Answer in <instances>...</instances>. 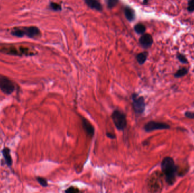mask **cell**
Instances as JSON below:
<instances>
[{
    "mask_svg": "<svg viewBox=\"0 0 194 193\" xmlns=\"http://www.w3.org/2000/svg\"><path fill=\"white\" fill-rule=\"evenodd\" d=\"M178 167L175 165L174 159L171 157H165L161 162V170L165 175L166 182L172 185L176 181Z\"/></svg>",
    "mask_w": 194,
    "mask_h": 193,
    "instance_id": "1",
    "label": "cell"
},
{
    "mask_svg": "<svg viewBox=\"0 0 194 193\" xmlns=\"http://www.w3.org/2000/svg\"><path fill=\"white\" fill-rule=\"evenodd\" d=\"M0 51L7 54L17 56H31L36 53L35 50L24 46L6 47L0 49Z\"/></svg>",
    "mask_w": 194,
    "mask_h": 193,
    "instance_id": "2",
    "label": "cell"
},
{
    "mask_svg": "<svg viewBox=\"0 0 194 193\" xmlns=\"http://www.w3.org/2000/svg\"><path fill=\"white\" fill-rule=\"evenodd\" d=\"M11 34L12 35L19 38L27 36L30 38H35L39 37L41 34V32L38 27L31 26L27 27H15L12 29Z\"/></svg>",
    "mask_w": 194,
    "mask_h": 193,
    "instance_id": "3",
    "label": "cell"
},
{
    "mask_svg": "<svg viewBox=\"0 0 194 193\" xmlns=\"http://www.w3.org/2000/svg\"><path fill=\"white\" fill-rule=\"evenodd\" d=\"M17 84L9 78L0 75V90L3 94L10 95L17 90Z\"/></svg>",
    "mask_w": 194,
    "mask_h": 193,
    "instance_id": "4",
    "label": "cell"
},
{
    "mask_svg": "<svg viewBox=\"0 0 194 193\" xmlns=\"http://www.w3.org/2000/svg\"><path fill=\"white\" fill-rule=\"evenodd\" d=\"M111 119L118 130L123 131L127 127V121L126 116L121 111L118 109L115 110L111 115Z\"/></svg>",
    "mask_w": 194,
    "mask_h": 193,
    "instance_id": "5",
    "label": "cell"
},
{
    "mask_svg": "<svg viewBox=\"0 0 194 193\" xmlns=\"http://www.w3.org/2000/svg\"><path fill=\"white\" fill-rule=\"evenodd\" d=\"M132 107L135 112L137 115L143 114L146 109V104L144 97L134 93L132 95Z\"/></svg>",
    "mask_w": 194,
    "mask_h": 193,
    "instance_id": "6",
    "label": "cell"
},
{
    "mask_svg": "<svg viewBox=\"0 0 194 193\" xmlns=\"http://www.w3.org/2000/svg\"><path fill=\"white\" fill-rule=\"evenodd\" d=\"M144 129L146 132L149 133L157 130L169 129H170V126L169 124L165 122L150 121L146 123Z\"/></svg>",
    "mask_w": 194,
    "mask_h": 193,
    "instance_id": "7",
    "label": "cell"
},
{
    "mask_svg": "<svg viewBox=\"0 0 194 193\" xmlns=\"http://www.w3.org/2000/svg\"><path fill=\"white\" fill-rule=\"evenodd\" d=\"M81 121H82V125L83 129L85 130V131L86 133V134L91 137H93L94 134V132H95V129H94V126H92V125L87 119H86L85 118L83 117H81Z\"/></svg>",
    "mask_w": 194,
    "mask_h": 193,
    "instance_id": "8",
    "label": "cell"
},
{
    "mask_svg": "<svg viewBox=\"0 0 194 193\" xmlns=\"http://www.w3.org/2000/svg\"><path fill=\"white\" fill-rule=\"evenodd\" d=\"M139 43L143 48H148L153 44V39L150 34H146L141 36L139 39Z\"/></svg>",
    "mask_w": 194,
    "mask_h": 193,
    "instance_id": "9",
    "label": "cell"
},
{
    "mask_svg": "<svg viewBox=\"0 0 194 193\" xmlns=\"http://www.w3.org/2000/svg\"><path fill=\"white\" fill-rule=\"evenodd\" d=\"M2 154L5 160V164L10 167L13 164V159L11 156V150L9 147H5L2 150Z\"/></svg>",
    "mask_w": 194,
    "mask_h": 193,
    "instance_id": "10",
    "label": "cell"
},
{
    "mask_svg": "<svg viewBox=\"0 0 194 193\" xmlns=\"http://www.w3.org/2000/svg\"><path fill=\"white\" fill-rule=\"evenodd\" d=\"M86 4L91 9L101 11L103 9L101 3L98 0H85Z\"/></svg>",
    "mask_w": 194,
    "mask_h": 193,
    "instance_id": "11",
    "label": "cell"
},
{
    "mask_svg": "<svg viewBox=\"0 0 194 193\" xmlns=\"http://www.w3.org/2000/svg\"><path fill=\"white\" fill-rule=\"evenodd\" d=\"M124 13L127 19L130 22L135 19V13L133 9L129 6H125L124 9Z\"/></svg>",
    "mask_w": 194,
    "mask_h": 193,
    "instance_id": "12",
    "label": "cell"
},
{
    "mask_svg": "<svg viewBox=\"0 0 194 193\" xmlns=\"http://www.w3.org/2000/svg\"><path fill=\"white\" fill-rule=\"evenodd\" d=\"M148 54V53L146 52L140 53H139L138 54H137L136 60H137L138 63L140 65H143L146 62V61L147 60Z\"/></svg>",
    "mask_w": 194,
    "mask_h": 193,
    "instance_id": "13",
    "label": "cell"
},
{
    "mask_svg": "<svg viewBox=\"0 0 194 193\" xmlns=\"http://www.w3.org/2000/svg\"><path fill=\"white\" fill-rule=\"evenodd\" d=\"M189 72V70L186 68H182L179 69L174 74V77L176 78H182L186 75H187Z\"/></svg>",
    "mask_w": 194,
    "mask_h": 193,
    "instance_id": "14",
    "label": "cell"
},
{
    "mask_svg": "<svg viewBox=\"0 0 194 193\" xmlns=\"http://www.w3.org/2000/svg\"><path fill=\"white\" fill-rule=\"evenodd\" d=\"M134 29L138 34H143L146 31V27L143 24L139 23L134 27Z\"/></svg>",
    "mask_w": 194,
    "mask_h": 193,
    "instance_id": "15",
    "label": "cell"
},
{
    "mask_svg": "<svg viewBox=\"0 0 194 193\" xmlns=\"http://www.w3.org/2000/svg\"><path fill=\"white\" fill-rule=\"evenodd\" d=\"M176 58L179 60L180 62L183 64H187L189 63L188 60L186 58V57L182 53H177L176 54Z\"/></svg>",
    "mask_w": 194,
    "mask_h": 193,
    "instance_id": "16",
    "label": "cell"
},
{
    "mask_svg": "<svg viewBox=\"0 0 194 193\" xmlns=\"http://www.w3.org/2000/svg\"><path fill=\"white\" fill-rule=\"evenodd\" d=\"M36 179L37 180V181L38 182V183L43 187H47L49 184H48V181L47 180L42 177H36Z\"/></svg>",
    "mask_w": 194,
    "mask_h": 193,
    "instance_id": "17",
    "label": "cell"
},
{
    "mask_svg": "<svg viewBox=\"0 0 194 193\" xmlns=\"http://www.w3.org/2000/svg\"><path fill=\"white\" fill-rule=\"evenodd\" d=\"M49 7L51 10L53 11H61L62 9L61 6L59 4L55 3V2H53L49 3Z\"/></svg>",
    "mask_w": 194,
    "mask_h": 193,
    "instance_id": "18",
    "label": "cell"
},
{
    "mask_svg": "<svg viewBox=\"0 0 194 193\" xmlns=\"http://www.w3.org/2000/svg\"><path fill=\"white\" fill-rule=\"evenodd\" d=\"M119 0H106L107 7L109 9H112L117 5Z\"/></svg>",
    "mask_w": 194,
    "mask_h": 193,
    "instance_id": "19",
    "label": "cell"
},
{
    "mask_svg": "<svg viewBox=\"0 0 194 193\" xmlns=\"http://www.w3.org/2000/svg\"><path fill=\"white\" fill-rule=\"evenodd\" d=\"M188 11L193 13L194 11V0H189L188 6L187 8Z\"/></svg>",
    "mask_w": 194,
    "mask_h": 193,
    "instance_id": "20",
    "label": "cell"
},
{
    "mask_svg": "<svg viewBox=\"0 0 194 193\" xmlns=\"http://www.w3.org/2000/svg\"><path fill=\"white\" fill-rule=\"evenodd\" d=\"M65 193H78L79 192V190L76 188V187H74V186H71L69 188H68L65 191Z\"/></svg>",
    "mask_w": 194,
    "mask_h": 193,
    "instance_id": "21",
    "label": "cell"
},
{
    "mask_svg": "<svg viewBox=\"0 0 194 193\" xmlns=\"http://www.w3.org/2000/svg\"><path fill=\"white\" fill-rule=\"evenodd\" d=\"M185 116L186 117L190 119H194V112L187 111L185 113Z\"/></svg>",
    "mask_w": 194,
    "mask_h": 193,
    "instance_id": "22",
    "label": "cell"
},
{
    "mask_svg": "<svg viewBox=\"0 0 194 193\" xmlns=\"http://www.w3.org/2000/svg\"><path fill=\"white\" fill-rule=\"evenodd\" d=\"M106 136H107L108 138H110V139H114L115 138V134H112V133H108V132L106 133Z\"/></svg>",
    "mask_w": 194,
    "mask_h": 193,
    "instance_id": "23",
    "label": "cell"
},
{
    "mask_svg": "<svg viewBox=\"0 0 194 193\" xmlns=\"http://www.w3.org/2000/svg\"><path fill=\"white\" fill-rule=\"evenodd\" d=\"M148 0H144V1H143V3L144 4V5H146L148 3Z\"/></svg>",
    "mask_w": 194,
    "mask_h": 193,
    "instance_id": "24",
    "label": "cell"
}]
</instances>
